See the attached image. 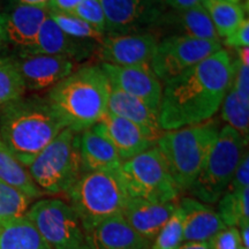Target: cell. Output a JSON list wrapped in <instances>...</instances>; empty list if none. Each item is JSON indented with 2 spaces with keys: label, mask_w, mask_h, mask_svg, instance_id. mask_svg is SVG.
<instances>
[{
  "label": "cell",
  "mask_w": 249,
  "mask_h": 249,
  "mask_svg": "<svg viewBox=\"0 0 249 249\" xmlns=\"http://www.w3.org/2000/svg\"><path fill=\"white\" fill-rule=\"evenodd\" d=\"M232 75V55L222 49L164 83L158 111L163 132L213 119L231 85Z\"/></svg>",
  "instance_id": "cell-1"
},
{
  "label": "cell",
  "mask_w": 249,
  "mask_h": 249,
  "mask_svg": "<svg viewBox=\"0 0 249 249\" xmlns=\"http://www.w3.org/2000/svg\"><path fill=\"white\" fill-rule=\"evenodd\" d=\"M66 127L48 99L38 96L0 107V138L24 167Z\"/></svg>",
  "instance_id": "cell-2"
},
{
  "label": "cell",
  "mask_w": 249,
  "mask_h": 249,
  "mask_svg": "<svg viewBox=\"0 0 249 249\" xmlns=\"http://www.w3.org/2000/svg\"><path fill=\"white\" fill-rule=\"evenodd\" d=\"M110 81L97 65L73 71L50 89L48 99L68 128L77 133L90 128L107 112Z\"/></svg>",
  "instance_id": "cell-3"
},
{
  "label": "cell",
  "mask_w": 249,
  "mask_h": 249,
  "mask_svg": "<svg viewBox=\"0 0 249 249\" xmlns=\"http://www.w3.org/2000/svg\"><path fill=\"white\" fill-rule=\"evenodd\" d=\"M219 127L210 119L183 128L165 130L156 141L179 192H188L217 140Z\"/></svg>",
  "instance_id": "cell-4"
},
{
  "label": "cell",
  "mask_w": 249,
  "mask_h": 249,
  "mask_svg": "<svg viewBox=\"0 0 249 249\" xmlns=\"http://www.w3.org/2000/svg\"><path fill=\"white\" fill-rule=\"evenodd\" d=\"M27 169L43 194L67 195L83 174L80 133L68 127L62 129Z\"/></svg>",
  "instance_id": "cell-5"
},
{
  "label": "cell",
  "mask_w": 249,
  "mask_h": 249,
  "mask_svg": "<svg viewBox=\"0 0 249 249\" xmlns=\"http://www.w3.org/2000/svg\"><path fill=\"white\" fill-rule=\"evenodd\" d=\"M67 197L86 231L121 213L129 195L117 170L83 173L67 193Z\"/></svg>",
  "instance_id": "cell-6"
},
{
  "label": "cell",
  "mask_w": 249,
  "mask_h": 249,
  "mask_svg": "<svg viewBox=\"0 0 249 249\" xmlns=\"http://www.w3.org/2000/svg\"><path fill=\"white\" fill-rule=\"evenodd\" d=\"M247 143L236 130L229 126L223 127L189 188L193 197L207 204L217 203L231 182Z\"/></svg>",
  "instance_id": "cell-7"
},
{
  "label": "cell",
  "mask_w": 249,
  "mask_h": 249,
  "mask_svg": "<svg viewBox=\"0 0 249 249\" xmlns=\"http://www.w3.org/2000/svg\"><path fill=\"white\" fill-rule=\"evenodd\" d=\"M129 197L151 202H176L179 189L157 147L124 160L118 170Z\"/></svg>",
  "instance_id": "cell-8"
},
{
  "label": "cell",
  "mask_w": 249,
  "mask_h": 249,
  "mask_svg": "<svg viewBox=\"0 0 249 249\" xmlns=\"http://www.w3.org/2000/svg\"><path fill=\"white\" fill-rule=\"evenodd\" d=\"M26 216L51 249H88L82 223L67 202L38 200L30 204Z\"/></svg>",
  "instance_id": "cell-9"
},
{
  "label": "cell",
  "mask_w": 249,
  "mask_h": 249,
  "mask_svg": "<svg viewBox=\"0 0 249 249\" xmlns=\"http://www.w3.org/2000/svg\"><path fill=\"white\" fill-rule=\"evenodd\" d=\"M222 49V42L217 40L166 36L158 42L150 67L164 85Z\"/></svg>",
  "instance_id": "cell-10"
},
{
  "label": "cell",
  "mask_w": 249,
  "mask_h": 249,
  "mask_svg": "<svg viewBox=\"0 0 249 249\" xmlns=\"http://www.w3.org/2000/svg\"><path fill=\"white\" fill-rule=\"evenodd\" d=\"M107 35L154 33L167 6L164 0H99Z\"/></svg>",
  "instance_id": "cell-11"
},
{
  "label": "cell",
  "mask_w": 249,
  "mask_h": 249,
  "mask_svg": "<svg viewBox=\"0 0 249 249\" xmlns=\"http://www.w3.org/2000/svg\"><path fill=\"white\" fill-rule=\"evenodd\" d=\"M157 44V37L152 33L105 35L97 54L104 64L150 67Z\"/></svg>",
  "instance_id": "cell-12"
},
{
  "label": "cell",
  "mask_w": 249,
  "mask_h": 249,
  "mask_svg": "<svg viewBox=\"0 0 249 249\" xmlns=\"http://www.w3.org/2000/svg\"><path fill=\"white\" fill-rule=\"evenodd\" d=\"M101 67L107 74L111 85L116 86L121 91L140 99L151 110L156 112L160 111L163 85L151 71V67H124L104 64V62Z\"/></svg>",
  "instance_id": "cell-13"
},
{
  "label": "cell",
  "mask_w": 249,
  "mask_h": 249,
  "mask_svg": "<svg viewBox=\"0 0 249 249\" xmlns=\"http://www.w3.org/2000/svg\"><path fill=\"white\" fill-rule=\"evenodd\" d=\"M14 61L22 76L26 89L33 91L52 88L74 71V61L62 55L21 52L14 58Z\"/></svg>",
  "instance_id": "cell-14"
},
{
  "label": "cell",
  "mask_w": 249,
  "mask_h": 249,
  "mask_svg": "<svg viewBox=\"0 0 249 249\" xmlns=\"http://www.w3.org/2000/svg\"><path fill=\"white\" fill-rule=\"evenodd\" d=\"M98 45L91 40L68 36L49 15L39 28L35 44L21 52L31 54L62 55L73 61H82L97 52Z\"/></svg>",
  "instance_id": "cell-15"
},
{
  "label": "cell",
  "mask_w": 249,
  "mask_h": 249,
  "mask_svg": "<svg viewBox=\"0 0 249 249\" xmlns=\"http://www.w3.org/2000/svg\"><path fill=\"white\" fill-rule=\"evenodd\" d=\"M88 249H150L151 242L138 234L121 213L86 230Z\"/></svg>",
  "instance_id": "cell-16"
},
{
  "label": "cell",
  "mask_w": 249,
  "mask_h": 249,
  "mask_svg": "<svg viewBox=\"0 0 249 249\" xmlns=\"http://www.w3.org/2000/svg\"><path fill=\"white\" fill-rule=\"evenodd\" d=\"M177 205L176 202L160 203L129 197L121 214L134 231L152 244L161 227L172 216Z\"/></svg>",
  "instance_id": "cell-17"
},
{
  "label": "cell",
  "mask_w": 249,
  "mask_h": 249,
  "mask_svg": "<svg viewBox=\"0 0 249 249\" xmlns=\"http://www.w3.org/2000/svg\"><path fill=\"white\" fill-rule=\"evenodd\" d=\"M97 124L123 161L155 147V142L135 124L110 112H107Z\"/></svg>",
  "instance_id": "cell-18"
},
{
  "label": "cell",
  "mask_w": 249,
  "mask_h": 249,
  "mask_svg": "<svg viewBox=\"0 0 249 249\" xmlns=\"http://www.w3.org/2000/svg\"><path fill=\"white\" fill-rule=\"evenodd\" d=\"M154 31H163L169 34L167 36H188L222 42L209 15L201 5L188 9H167Z\"/></svg>",
  "instance_id": "cell-19"
},
{
  "label": "cell",
  "mask_w": 249,
  "mask_h": 249,
  "mask_svg": "<svg viewBox=\"0 0 249 249\" xmlns=\"http://www.w3.org/2000/svg\"><path fill=\"white\" fill-rule=\"evenodd\" d=\"M49 7H34L13 4L4 15L7 42L18 46L21 51L35 44L39 28L49 17Z\"/></svg>",
  "instance_id": "cell-20"
},
{
  "label": "cell",
  "mask_w": 249,
  "mask_h": 249,
  "mask_svg": "<svg viewBox=\"0 0 249 249\" xmlns=\"http://www.w3.org/2000/svg\"><path fill=\"white\" fill-rule=\"evenodd\" d=\"M183 211V242H209L224 229L225 224L209 204L194 197L179 202Z\"/></svg>",
  "instance_id": "cell-21"
},
{
  "label": "cell",
  "mask_w": 249,
  "mask_h": 249,
  "mask_svg": "<svg viewBox=\"0 0 249 249\" xmlns=\"http://www.w3.org/2000/svg\"><path fill=\"white\" fill-rule=\"evenodd\" d=\"M107 112L135 124L149 139L155 142V144L158 138L163 134V129L160 128V124L158 112L151 110L147 104H144L140 99L121 91L120 89H118L116 86L111 85V83Z\"/></svg>",
  "instance_id": "cell-22"
},
{
  "label": "cell",
  "mask_w": 249,
  "mask_h": 249,
  "mask_svg": "<svg viewBox=\"0 0 249 249\" xmlns=\"http://www.w3.org/2000/svg\"><path fill=\"white\" fill-rule=\"evenodd\" d=\"M80 155L83 173L117 171L123 164L116 149L97 124L80 133Z\"/></svg>",
  "instance_id": "cell-23"
},
{
  "label": "cell",
  "mask_w": 249,
  "mask_h": 249,
  "mask_svg": "<svg viewBox=\"0 0 249 249\" xmlns=\"http://www.w3.org/2000/svg\"><path fill=\"white\" fill-rule=\"evenodd\" d=\"M0 249H51L26 214L0 227Z\"/></svg>",
  "instance_id": "cell-24"
},
{
  "label": "cell",
  "mask_w": 249,
  "mask_h": 249,
  "mask_svg": "<svg viewBox=\"0 0 249 249\" xmlns=\"http://www.w3.org/2000/svg\"><path fill=\"white\" fill-rule=\"evenodd\" d=\"M0 180L23 193L30 200L39 198L44 195L31 179L27 167H24L15 158L1 138H0Z\"/></svg>",
  "instance_id": "cell-25"
},
{
  "label": "cell",
  "mask_w": 249,
  "mask_h": 249,
  "mask_svg": "<svg viewBox=\"0 0 249 249\" xmlns=\"http://www.w3.org/2000/svg\"><path fill=\"white\" fill-rule=\"evenodd\" d=\"M201 6L209 15L217 35L224 39L245 20V9L227 0H201Z\"/></svg>",
  "instance_id": "cell-26"
},
{
  "label": "cell",
  "mask_w": 249,
  "mask_h": 249,
  "mask_svg": "<svg viewBox=\"0 0 249 249\" xmlns=\"http://www.w3.org/2000/svg\"><path fill=\"white\" fill-rule=\"evenodd\" d=\"M217 213L226 227L249 225V187L235 193L225 191L218 200Z\"/></svg>",
  "instance_id": "cell-27"
},
{
  "label": "cell",
  "mask_w": 249,
  "mask_h": 249,
  "mask_svg": "<svg viewBox=\"0 0 249 249\" xmlns=\"http://www.w3.org/2000/svg\"><path fill=\"white\" fill-rule=\"evenodd\" d=\"M220 107H222L223 120H225L229 127L236 130L242 138L248 141L249 104L241 101L232 85H230L227 89Z\"/></svg>",
  "instance_id": "cell-28"
},
{
  "label": "cell",
  "mask_w": 249,
  "mask_h": 249,
  "mask_svg": "<svg viewBox=\"0 0 249 249\" xmlns=\"http://www.w3.org/2000/svg\"><path fill=\"white\" fill-rule=\"evenodd\" d=\"M26 86L13 57H0V107L22 97Z\"/></svg>",
  "instance_id": "cell-29"
},
{
  "label": "cell",
  "mask_w": 249,
  "mask_h": 249,
  "mask_svg": "<svg viewBox=\"0 0 249 249\" xmlns=\"http://www.w3.org/2000/svg\"><path fill=\"white\" fill-rule=\"evenodd\" d=\"M31 201L23 193L0 180V227L14 218L26 214Z\"/></svg>",
  "instance_id": "cell-30"
},
{
  "label": "cell",
  "mask_w": 249,
  "mask_h": 249,
  "mask_svg": "<svg viewBox=\"0 0 249 249\" xmlns=\"http://www.w3.org/2000/svg\"><path fill=\"white\" fill-rule=\"evenodd\" d=\"M50 18L57 23V26L67 34L68 36L79 39H87L101 44L104 39L105 34L101 33L97 29L85 22L71 13H62V12L50 11Z\"/></svg>",
  "instance_id": "cell-31"
},
{
  "label": "cell",
  "mask_w": 249,
  "mask_h": 249,
  "mask_svg": "<svg viewBox=\"0 0 249 249\" xmlns=\"http://www.w3.org/2000/svg\"><path fill=\"white\" fill-rule=\"evenodd\" d=\"M183 244V211L178 203L172 216L158 232L150 249H178Z\"/></svg>",
  "instance_id": "cell-32"
},
{
  "label": "cell",
  "mask_w": 249,
  "mask_h": 249,
  "mask_svg": "<svg viewBox=\"0 0 249 249\" xmlns=\"http://www.w3.org/2000/svg\"><path fill=\"white\" fill-rule=\"evenodd\" d=\"M71 14L105 34V15L99 0H82Z\"/></svg>",
  "instance_id": "cell-33"
},
{
  "label": "cell",
  "mask_w": 249,
  "mask_h": 249,
  "mask_svg": "<svg viewBox=\"0 0 249 249\" xmlns=\"http://www.w3.org/2000/svg\"><path fill=\"white\" fill-rule=\"evenodd\" d=\"M210 249H241L238 227H226L208 242Z\"/></svg>",
  "instance_id": "cell-34"
},
{
  "label": "cell",
  "mask_w": 249,
  "mask_h": 249,
  "mask_svg": "<svg viewBox=\"0 0 249 249\" xmlns=\"http://www.w3.org/2000/svg\"><path fill=\"white\" fill-rule=\"evenodd\" d=\"M249 187V155L248 152H245L242 156L241 160L239 161L236 166L235 172L233 174V178L230 182L226 191L231 192H240L242 189Z\"/></svg>",
  "instance_id": "cell-35"
},
{
  "label": "cell",
  "mask_w": 249,
  "mask_h": 249,
  "mask_svg": "<svg viewBox=\"0 0 249 249\" xmlns=\"http://www.w3.org/2000/svg\"><path fill=\"white\" fill-rule=\"evenodd\" d=\"M223 43L227 48L231 49H241V48H248L249 46V21L246 18L242 21L240 26L230 34L229 36L225 37Z\"/></svg>",
  "instance_id": "cell-36"
},
{
  "label": "cell",
  "mask_w": 249,
  "mask_h": 249,
  "mask_svg": "<svg viewBox=\"0 0 249 249\" xmlns=\"http://www.w3.org/2000/svg\"><path fill=\"white\" fill-rule=\"evenodd\" d=\"M82 0H50L49 9L62 13H71Z\"/></svg>",
  "instance_id": "cell-37"
},
{
  "label": "cell",
  "mask_w": 249,
  "mask_h": 249,
  "mask_svg": "<svg viewBox=\"0 0 249 249\" xmlns=\"http://www.w3.org/2000/svg\"><path fill=\"white\" fill-rule=\"evenodd\" d=\"M170 9H188L201 5V0H164Z\"/></svg>",
  "instance_id": "cell-38"
},
{
  "label": "cell",
  "mask_w": 249,
  "mask_h": 249,
  "mask_svg": "<svg viewBox=\"0 0 249 249\" xmlns=\"http://www.w3.org/2000/svg\"><path fill=\"white\" fill-rule=\"evenodd\" d=\"M13 4L34 6V7H49L50 0H11Z\"/></svg>",
  "instance_id": "cell-39"
},
{
  "label": "cell",
  "mask_w": 249,
  "mask_h": 249,
  "mask_svg": "<svg viewBox=\"0 0 249 249\" xmlns=\"http://www.w3.org/2000/svg\"><path fill=\"white\" fill-rule=\"evenodd\" d=\"M178 249H210L208 242H183Z\"/></svg>",
  "instance_id": "cell-40"
},
{
  "label": "cell",
  "mask_w": 249,
  "mask_h": 249,
  "mask_svg": "<svg viewBox=\"0 0 249 249\" xmlns=\"http://www.w3.org/2000/svg\"><path fill=\"white\" fill-rule=\"evenodd\" d=\"M239 230V235H240L241 246L245 248H249V225L240 227Z\"/></svg>",
  "instance_id": "cell-41"
},
{
  "label": "cell",
  "mask_w": 249,
  "mask_h": 249,
  "mask_svg": "<svg viewBox=\"0 0 249 249\" xmlns=\"http://www.w3.org/2000/svg\"><path fill=\"white\" fill-rule=\"evenodd\" d=\"M6 43H7V37H6V33H5L4 15L0 14V50L4 48Z\"/></svg>",
  "instance_id": "cell-42"
},
{
  "label": "cell",
  "mask_w": 249,
  "mask_h": 249,
  "mask_svg": "<svg viewBox=\"0 0 249 249\" xmlns=\"http://www.w3.org/2000/svg\"><path fill=\"white\" fill-rule=\"evenodd\" d=\"M227 1L232 2V4H236V5H239V4H240V2L242 1V0H227Z\"/></svg>",
  "instance_id": "cell-43"
},
{
  "label": "cell",
  "mask_w": 249,
  "mask_h": 249,
  "mask_svg": "<svg viewBox=\"0 0 249 249\" xmlns=\"http://www.w3.org/2000/svg\"><path fill=\"white\" fill-rule=\"evenodd\" d=\"M241 249H249V248H245V247H241Z\"/></svg>",
  "instance_id": "cell-44"
}]
</instances>
